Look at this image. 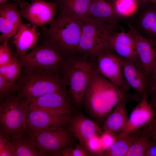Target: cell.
Wrapping results in <instances>:
<instances>
[{"label": "cell", "instance_id": "obj_1", "mask_svg": "<svg viewBox=\"0 0 156 156\" xmlns=\"http://www.w3.org/2000/svg\"><path fill=\"white\" fill-rule=\"evenodd\" d=\"M140 102L142 98L122 90L95 69L84 95L83 105L90 116L103 124L107 116L123 99Z\"/></svg>", "mask_w": 156, "mask_h": 156}, {"label": "cell", "instance_id": "obj_2", "mask_svg": "<svg viewBox=\"0 0 156 156\" xmlns=\"http://www.w3.org/2000/svg\"><path fill=\"white\" fill-rule=\"evenodd\" d=\"M15 83L18 95L28 105L37 98L48 93H60L69 97L60 73L23 67Z\"/></svg>", "mask_w": 156, "mask_h": 156}, {"label": "cell", "instance_id": "obj_3", "mask_svg": "<svg viewBox=\"0 0 156 156\" xmlns=\"http://www.w3.org/2000/svg\"><path fill=\"white\" fill-rule=\"evenodd\" d=\"M94 70L93 60L78 53L68 56L64 63L62 79L75 107L83 105L85 92Z\"/></svg>", "mask_w": 156, "mask_h": 156}, {"label": "cell", "instance_id": "obj_4", "mask_svg": "<svg viewBox=\"0 0 156 156\" xmlns=\"http://www.w3.org/2000/svg\"><path fill=\"white\" fill-rule=\"evenodd\" d=\"M82 27L81 21L59 12L49 27H41L40 39L69 56L77 53Z\"/></svg>", "mask_w": 156, "mask_h": 156}, {"label": "cell", "instance_id": "obj_5", "mask_svg": "<svg viewBox=\"0 0 156 156\" xmlns=\"http://www.w3.org/2000/svg\"><path fill=\"white\" fill-rule=\"evenodd\" d=\"M81 21L82 30L77 53L93 60L103 52L111 49L108 40L116 32V27L88 18Z\"/></svg>", "mask_w": 156, "mask_h": 156}, {"label": "cell", "instance_id": "obj_6", "mask_svg": "<svg viewBox=\"0 0 156 156\" xmlns=\"http://www.w3.org/2000/svg\"><path fill=\"white\" fill-rule=\"evenodd\" d=\"M28 104L18 95L0 102V134L8 140L20 135L26 130Z\"/></svg>", "mask_w": 156, "mask_h": 156}, {"label": "cell", "instance_id": "obj_7", "mask_svg": "<svg viewBox=\"0 0 156 156\" xmlns=\"http://www.w3.org/2000/svg\"><path fill=\"white\" fill-rule=\"evenodd\" d=\"M68 56L55 46L42 43L30 52L19 57L23 68L61 73L62 66Z\"/></svg>", "mask_w": 156, "mask_h": 156}, {"label": "cell", "instance_id": "obj_8", "mask_svg": "<svg viewBox=\"0 0 156 156\" xmlns=\"http://www.w3.org/2000/svg\"><path fill=\"white\" fill-rule=\"evenodd\" d=\"M76 140L68 127L43 131L35 137L41 156H60L64 150L76 143Z\"/></svg>", "mask_w": 156, "mask_h": 156}, {"label": "cell", "instance_id": "obj_9", "mask_svg": "<svg viewBox=\"0 0 156 156\" xmlns=\"http://www.w3.org/2000/svg\"><path fill=\"white\" fill-rule=\"evenodd\" d=\"M75 114L58 115L29 108L26 117V131L36 137L47 130L68 127Z\"/></svg>", "mask_w": 156, "mask_h": 156}, {"label": "cell", "instance_id": "obj_10", "mask_svg": "<svg viewBox=\"0 0 156 156\" xmlns=\"http://www.w3.org/2000/svg\"><path fill=\"white\" fill-rule=\"evenodd\" d=\"M18 3L22 16L33 26L50 24L57 17L58 7L55 3L45 0H32L30 3L20 0Z\"/></svg>", "mask_w": 156, "mask_h": 156}, {"label": "cell", "instance_id": "obj_11", "mask_svg": "<svg viewBox=\"0 0 156 156\" xmlns=\"http://www.w3.org/2000/svg\"><path fill=\"white\" fill-rule=\"evenodd\" d=\"M96 71L123 91L131 87L125 81L119 57L112 50L103 52L93 59Z\"/></svg>", "mask_w": 156, "mask_h": 156}, {"label": "cell", "instance_id": "obj_12", "mask_svg": "<svg viewBox=\"0 0 156 156\" xmlns=\"http://www.w3.org/2000/svg\"><path fill=\"white\" fill-rule=\"evenodd\" d=\"M127 24L129 28L128 32L135 41L138 56L137 63L148 81L156 65V41L140 35L129 22Z\"/></svg>", "mask_w": 156, "mask_h": 156}, {"label": "cell", "instance_id": "obj_13", "mask_svg": "<svg viewBox=\"0 0 156 156\" xmlns=\"http://www.w3.org/2000/svg\"><path fill=\"white\" fill-rule=\"evenodd\" d=\"M29 107L55 114L76 113L75 107L69 97L58 93H48L39 97L30 103Z\"/></svg>", "mask_w": 156, "mask_h": 156}, {"label": "cell", "instance_id": "obj_14", "mask_svg": "<svg viewBox=\"0 0 156 156\" xmlns=\"http://www.w3.org/2000/svg\"><path fill=\"white\" fill-rule=\"evenodd\" d=\"M128 21L142 36L156 41V6L149 1L140 6L136 15Z\"/></svg>", "mask_w": 156, "mask_h": 156}, {"label": "cell", "instance_id": "obj_15", "mask_svg": "<svg viewBox=\"0 0 156 156\" xmlns=\"http://www.w3.org/2000/svg\"><path fill=\"white\" fill-rule=\"evenodd\" d=\"M119 57L126 82L135 90L136 94L142 99L147 100L149 96L148 81L138 63L129 60Z\"/></svg>", "mask_w": 156, "mask_h": 156}, {"label": "cell", "instance_id": "obj_16", "mask_svg": "<svg viewBox=\"0 0 156 156\" xmlns=\"http://www.w3.org/2000/svg\"><path fill=\"white\" fill-rule=\"evenodd\" d=\"M68 127L79 144L85 148L90 139L103 132L96 122L80 114L74 115Z\"/></svg>", "mask_w": 156, "mask_h": 156}, {"label": "cell", "instance_id": "obj_17", "mask_svg": "<svg viewBox=\"0 0 156 156\" xmlns=\"http://www.w3.org/2000/svg\"><path fill=\"white\" fill-rule=\"evenodd\" d=\"M40 34L38 27L33 26L30 23L21 24L13 37L15 49L14 53L18 56L26 54L28 50L32 49L37 45Z\"/></svg>", "mask_w": 156, "mask_h": 156}, {"label": "cell", "instance_id": "obj_18", "mask_svg": "<svg viewBox=\"0 0 156 156\" xmlns=\"http://www.w3.org/2000/svg\"><path fill=\"white\" fill-rule=\"evenodd\" d=\"M111 49L119 57L137 63L138 56L134 40L128 32H115L109 37Z\"/></svg>", "mask_w": 156, "mask_h": 156}, {"label": "cell", "instance_id": "obj_19", "mask_svg": "<svg viewBox=\"0 0 156 156\" xmlns=\"http://www.w3.org/2000/svg\"><path fill=\"white\" fill-rule=\"evenodd\" d=\"M155 118V111L147 100L142 99L132 112L124 131L140 130L150 124Z\"/></svg>", "mask_w": 156, "mask_h": 156}, {"label": "cell", "instance_id": "obj_20", "mask_svg": "<svg viewBox=\"0 0 156 156\" xmlns=\"http://www.w3.org/2000/svg\"><path fill=\"white\" fill-rule=\"evenodd\" d=\"M86 18L115 27L120 21L115 12L112 0H92Z\"/></svg>", "mask_w": 156, "mask_h": 156}, {"label": "cell", "instance_id": "obj_21", "mask_svg": "<svg viewBox=\"0 0 156 156\" xmlns=\"http://www.w3.org/2000/svg\"><path fill=\"white\" fill-rule=\"evenodd\" d=\"M126 102L125 99L121 100L107 116L103 125L104 132L116 133L124 131L129 119Z\"/></svg>", "mask_w": 156, "mask_h": 156}, {"label": "cell", "instance_id": "obj_22", "mask_svg": "<svg viewBox=\"0 0 156 156\" xmlns=\"http://www.w3.org/2000/svg\"><path fill=\"white\" fill-rule=\"evenodd\" d=\"M8 141L14 156H41L36 145L35 137L26 130Z\"/></svg>", "mask_w": 156, "mask_h": 156}, {"label": "cell", "instance_id": "obj_23", "mask_svg": "<svg viewBox=\"0 0 156 156\" xmlns=\"http://www.w3.org/2000/svg\"><path fill=\"white\" fill-rule=\"evenodd\" d=\"M142 130L123 131L117 133L116 140L107 150L100 153L101 156H126L131 146L138 137Z\"/></svg>", "mask_w": 156, "mask_h": 156}, {"label": "cell", "instance_id": "obj_24", "mask_svg": "<svg viewBox=\"0 0 156 156\" xmlns=\"http://www.w3.org/2000/svg\"><path fill=\"white\" fill-rule=\"evenodd\" d=\"M92 0H53L58 7L59 12L82 21L87 17Z\"/></svg>", "mask_w": 156, "mask_h": 156}, {"label": "cell", "instance_id": "obj_25", "mask_svg": "<svg viewBox=\"0 0 156 156\" xmlns=\"http://www.w3.org/2000/svg\"><path fill=\"white\" fill-rule=\"evenodd\" d=\"M116 16L120 20H130L137 13L140 6L136 0H112Z\"/></svg>", "mask_w": 156, "mask_h": 156}, {"label": "cell", "instance_id": "obj_26", "mask_svg": "<svg viewBox=\"0 0 156 156\" xmlns=\"http://www.w3.org/2000/svg\"><path fill=\"white\" fill-rule=\"evenodd\" d=\"M155 144L156 142L152 139L144 129L131 146L126 156H144L147 151Z\"/></svg>", "mask_w": 156, "mask_h": 156}, {"label": "cell", "instance_id": "obj_27", "mask_svg": "<svg viewBox=\"0 0 156 156\" xmlns=\"http://www.w3.org/2000/svg\"><path fill=\"white\" fill-rule=\"evenodd\" d=\"M22 68L19 57L14 53L9 62L0 66V75L9 82L15 83L20 75Z\"/></svg>", "mask_w": 156, "mask_h": 156}, {"label": "cell", "instance_id": "obj_28", "mask_svg": "<svg viewBox=\"0 0 156 156\" xmlns=\"http://www.w3.org/2000/svg\"><path fill=\"white\" fill-rule=\"evenodd\" d=\"M19 7L17 2L7 1L0 3V14L18 27L24 23Z\"/></svg>", "mask_w": 156, "mask_h": 156}, {"label": "cell", "instance_id": "obj_29", "mask_svg": "<svg viewBox=\"0 0 156 156\" xmlns=\"http://www.w3.org/2000/svg\"><path fill=\"white\" fill-rule=\"evenodd\" d=\"M19 28L0 14V43L1 44L5 40H9L13 37Z\"/></svg>", "mask_w": 156, "mask_h": 156}, {"label": "cell", "instance_id": "obj_30", "mask_svg": "<svg viewBox=\"0 0 156 156\" xmlns=\"http://www.w3.org/2000/svg\"><path fill=\"white\" fill-rule=\"evenodd\" d=\"M16 83L10 82L0 75V102L12 96L17 95Z\"/></svg>", "mask_w": 156, "mask_h": 156}, {"label": "cell", "instance_id": "obj_31", "mask_svg": "<svg viewBox=\"0 0 156 156\" xmlns=\"http://www.w3.org/2000/svg\"><path fill=\"white\" fill-rule=\"evenodd\" d=\"M91 156L92 155L84 146L76 143L64 150L61 155V156Z\"/></svg>", "mask_w": 156, "mask_h": 156}, {"label": "cell", "instance_id": "obj_32", "mask_svg": "<svg viewBox=\"0 0 156 156\" xmlns=\"http://www.w3.org/2000/svg\"><path fill=\"white\" fill-rule=\"evenodd\" d=\"M8 40L4 42L0 46V66L9 62L14 55L8 44Z\"/></svg>", "mask_w": 156, "mask_h": 156}, {"label": "cell", "instance_id": "obj_33", "mask_svg": "<svg viewBox=\"0 0 156 156\" xmlns=\"http://www.w3.org/2000/svg\"><path fill=\"white\" fill-rule=\"evenodd\" d=\"M100 135H96L90 139L86 146V148L92 156H97L101 152Z\"/></svg>", "mask_w": 156, "mask_h": 156}, {"label": "cell", "instance_id": "obj_34", "mask_svg": "<svg viewBox=\"0 0 156 156\" xmlns=\"http://www.w3.org/2000/svg\"><path fill=\"white\" fill-rule=\"evenodd\" d=\"M117 133H110L103 131L101 135V151L97 156H99L101 153L107 150L112 146L116 140Z\"/></svg>", "mask_w": 156, "mask_h": 156}, {"label": "cell", "instance_id": "obj_35", "mask_svg": "<svg viewBox=\"0 0 156 156\" xmlns=\"http://www.w3.org/2000/svg\"><path fill=\"white\" fill-rule=\"evenodd\" d=\"M0 156H14L8 139L0 134Z\"/></svg>", "mask_w": 156, "mask_h": 156}, {"label": "cell", "instance_id": "obj_36", "mask_svg": "<svg viewBox=\"0 0 156 156\" xmlns=\"http://www.w3.org/2000/svg\"><path fill=\"white\" fill-rule=\"evenodd\" d=\"M144 129L152 139L156 142V118Z\"/></svg>", "mask_w": 156, "mask_h": 156}, {"label": "cell", "instance_id": "obj_37", "mask_svg": "<svg viewBox=\"0 0 156 156\" xmlns=\"http://www.w3.org/2000/svg\"><path fill=\"white\" fill-rule=\"evenodd\" d=\"M149 95L156 90V65L155 67L149 80Z\"/></svg>", "mask_w": 156, "mask_h": 156}, {"label": "cell", "instance_id": "obj_38", "mask_svg": "<svg viewBox=\"0 0 156 156\" xmlns=\"http://www.w3.org/2000/svg\"><path fill=\"white\" fill-rule=\"evenodd\" d=\"M149 96L151 99L148 102L155 111L156 118V90L152 92Z\"/></svg>", "mask_w": 156, "mask_h": 156}, {"label": "cell", "instance_id": "obj_39", "mask_svg": "<svg viewBox=\"0 0 156 156\" xmlns=\"http://www.w3.org/2000/svg\"><path fill=\"white\" fill-rule=\"evenodd\" d=\"M144 156H156V144L152 146L147 151Z\"/></svg>", "mask_w": 156, "mask_h": 156}, {"label": "cell", "instance_id": "obj_40", "mask_svg": "<svg viewBox=\"0 0 156 156\" xmlns=\"http://www.w3.org/2000/svg\"><path fill=\"white\" fill-rule=\"evenodd\" d=\"M136 1L138 2L140 7L149 1V0H136Z\"/></svg>", "mask_w": 156, "mask_h": 156}, {"label": "cell", "instance_id": "obj_41", "mask_svg": "<svg viewBox=\"0 0 156 156\" xmlns=\"http://www.w3.org/2000/svg\"><path fill=\"white\" fill-rule=\"evenodd\" d=\"M20 0H0V3H4L5 2L8 1H11L14 2H18Z\"/></svg>", "mask_w": 156, "mask_h": 156}, {"label": "cell", "instance_id": "obj_42", "mask_svg": "<svg viewBox=\"0 0 156 156\" xmlns=\"http://www.w3.org/2000/svg\"><path fill=\"white\" fill-rule=\"evenodd\" d=\"M149 1L153 3L156 6V0H149Z\"/></svg>", "mask_w": 156, "mask_h": 156}]
</instances>
